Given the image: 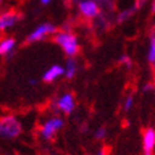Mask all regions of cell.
Masks as SVG:
<instances>
[{
    "label": "cell",
    "mask_w": 155,
    "mask_h": 155,
    "mask_svg": "<svg viewBox=\"0 0 155 155\" xmlns=\"http://www.w3.org/2000/svg\"><path fill=\"white\" fill-rule=\"evenodd\" d=\"M53 41L56 44L64 51L66 56L69 58H74L80 53V44L76 34H73L71 30H61V32L54 33Z\"/></svg>",
    "instance_id": "cell-1"
},
{
    "label": "cell",
    "mask_w": 155,
    "mask_h": 155,
    "mask_svg": "<svg viewBox=\"0 0 155 155\" xmlns=\"http://www.w3.org/2000/svg\"><path fill=\"white\" fill-rule=\"evenodd\" d=\"M23 125L14 115H5L0 117V137L14 140L21 135Z\"/></svg>",
    "instance_id": "cell-2"
},
{
    "label": "cell",
    "mask_w": 155,
    "mask_h": 155,
    "mask_svg": "<svg viewBox=\"0 0 155 155\" xmlns=\"http://www.w3.org/2000/svg\"><path fill=\"white\" fill-rule=\"evenodd\" d=\"M64 127V120L58 115L51 116L49 119L45 120L41 127H39V135L43 140L51 141L54 139V136L57 135L58 131H61Z\"/></svg>",
    "instance_id": "cell-3"
},
{
    "label": "cell",
    "mask_w": 155,
    "mask_h": 155,
    "mask_svg": "<svg viewBox=\"0 0 155 155\" xmlns=\"http://www.w3.org/2000/svg\"><path fill=\"white\" fill-rule=\"evenodd\" d=\"M56 32H57V27L56 25L51 24V23H44V24L37 27L33 32L27 37L25 43L30 44V43H35V42L43 41V39H45V38H48L49 35H53Z\"/></svg>",
    "instance_id": "cell-4"
},
{
    "label": "cell",
    "mask_w": 155,
    "mask_h": 155,
    "mask_svg": "<svg viewBox=\"0 0 155 155\" xmlns=\"http://www.w3.org/2000/svg\"><path fill=\"white\" fill-rule=\"evenodd\" d=\"M76 108V98L74 95L71 92L61 95L56 101H54V110L57 112H62L64 115H71Z\"/></svg>",
    "instance_id": "cell-5"
},
{
    "label": "cell",
    "mask_w": 155,
    "mask_h": 155,
    "mask_svg": "<svg viewBox=\"0 0 155 155\" xmlns=\"http://www.w3.org/2000/svg\"><path fill=\"white\" fill-rule=\"evenodd\" d=\"M78 12L84 19L92 20L101 15V8L96 0H81L78 3Z\"/></svg>",
    "instance_id": "cell-6"
},
{
    "label": "cell",
    "mask_w": 155,
    "mask_h": 155,
    "mask_svg": "<svg viewBox=\"0 0 155 155\" xmlns=\"http://www.w3.org/2000/svg\"><path fill=\"white\" fill-rule=\"evenodd\" d=\"M21 19H23V14L14 9H9V10L0 13V33H3L6 29L14 27Z\"/></svg>",
    "instance_id": "cell-7"
},
{
    "label": "cell",
    "mask_w": 155,
    "mask_h": 155,
    "mask_svg": "<svg viewBox=\"0 0 155 155\" xmlns=\"http://www.w3.org/2000/svg\"><path fill=\"white\" fill-rule=\"evenodd\" d=\"M155 148V130L154 127H146L143 131V150L154 153Z\"/></svg>",
    "instance_id": "cell-8"
},
{
    "label": "cell",
    "mask_w": 155,
    "mask_h": 155,
    "mask_svg": "<svg viewBox=\"0 0 155 155\" xmlns=\"http://www.w3.org/2000/svg\"><path fill=\"white\" fill-rule=\"evenodd\" d=\"M64 73V68L62 66H58V64H54L52 67H49L47 71L44 72L42 80L45 82V83H52L54 82L57 78H59L61 76H63Z\"/></svg>",
    "instance_id": "cell-9"
},
{
    "label": "cell",
    "mask_w": 155,
    "mask_h": 155,
    "mask_svg": "<svg viewBox=\"0 0 155 155\" xmlns=\"http://www.w3.org/2000/svg\"><path fill=\"white\" fill-rule=\"evenodd\" d=\"M15 44H17V42H15V39L12 37L2 39L0 41V56L12 57V52H14Z\"/></svg>",
    "instance_id": "cell-10"
},
{
    "label": "cell",
    "mask_w": 155,
    "mask_h": 155,
    "mask_svg": "<svg viewBox=\"0 0 155 155\" xmlns=\"http://www.w3.org/2000/svg\"><path fill=\"white\" fill-rule=\"evenodd\" d=\"M77 73V63L73 58H69L67 61V64H66V68H64V77L67 80H72L73 77L76 76Z\"/></svg>",
    "instance_id": "cell-11"
},
{
    "label": "cell",
    "mask_w": 155,
    "mask_h": 155,
    "mask_svg": "<svg viewBox=\"0 0 155 155\" xmlns=\"http://www.w3.org/2000/svg\"><path fill=\"white\" fill-rule=\"evenodd\" d=\"M148 62L151 67H154L155 63V37H154V30L150 33V41H149V51H148Z\"/></svg>",
    "instance_id": "cell-12"
},
{
    "label": "cell",
    "mask_w": 155,
    "mask_h": 155,
    "mask_svg": "<svg viewBox=\"0 0 155 155\" xmlns=\"http://www.w3.org/2000/svg\"><path fill=\"white\" fill-rule=\"evenodd\" d=\"M135 12H136V8H135V6H131V8H129V9H125V10H122L121 13H119L117 18H116V21H117V24H121V23L129 20V19L135 14Z\"/></svg>",
    "instance_id": "cell-13"
},
{
    "label": "cell",
    "mask_w": 155,
    "mask_h": 155,
    "mask_svg": "<svg viewBox=\"0 0 155 155\" xmlns=\"http://www.w3.org/2000/svg\"><path fill=\"white\" fill-rule=\"evenodd\" d=\"M133 107H134V96L133 95H127L125 97V100H124V102H122V108H124V111L125 112H127Z\"/></svg>",
    "instance_id": "cell-14"
},
{
    "label": "cell",
    "mask_w": 155,
    "mask_h": 155,
    "mask_svg": "<svg viewBox=\"0 0 155 155\" xmlns=\"http://www.w3.org/2000/svg\"><path fill=\"white\" fill-rule=\"evenodd\" d=\"M107 135V129L105 126H101L98 127L96 131H95V139L96 140H104Z\"/></svg>",
    "instance_id": "cell-15"
},
{
    "label": "cell",
    "mask_w": 155,
    "mask_h": 155,
    "mask_svg": "<svg viewBox=\"0 0 155 155\" xmlns=\"http://www.w3.org/2000/svg\"><path fill=\"white\" fill-rule=\"evenodd\" d=\"M120 63L124 64L126 68H131V66H133V61H131V58L129 56L124 54V56H121V58H120Z\"/></svg>",
    "instance_id": "cell-16"
},
{
    "label": "cell",
    "mask_w": 155,
    "mask_h": 155,
    "mask_svg": "<svg viewBox=\"0 0 155 155\" xmlns=\"http://www.w3.org/2000/svg\"><path fill=\"white\" fill-rule=\"evenodd\" d=\"M148 2H149V0H135V5H134V6L136 8V10H137V9H141V8H143L146 3H148Z\"/></svg>",
    "instance_id": "cell-17"
},
{
    "label": "cell",
    "mask_w": 155,
    "mask_h": 155,
    "mask_svg": "<svg viewBox=\"0 0 155 155\" xmlns=\"http://www.w3.org/2000/svg\"><path fill=\"white\" fill-rule=\"evenodd\" d=\"M154 90V83H146V86L144 87V91L145 92H150V91H153Z\"/></svg>",
    "instance_id": "cell-18"
},
{
    "label": "cell",
    "mask_w": 155,
    "mask_h": 155,
    "mask_svg": "<svg viewBox=\"0 0 155 155\" xmlns=\"http://www.w3.org/2000/svg\"><path fill=\"white\" fill-rule=\"evenodd\" d=\"M95 155H107V150L106 149H101V150H98Z\"/></svg>",
    "instance_id": "cell-19"
},
{
    "label": "cell",
    "mask_w": 155,
    "mask_h": 155,
    "mask_svg": "<svg viewBox=\"0 0 155 155\" xmlns=\"http://www.w3.org/2000/svg\"><path fill=\"white\" fill-rule=\"evenodd\" d=\"M51 2H52V0H41V3H42L43 5H48Z\"/></svg>",
    "instance_id": "cell-20"
},
{
    "label": "cell",
    "mask_w": 155,
    "mask_h": 155,
    "mask_svg": "<svg viewBox=\"0 0 155 155\" xmlns=\"http://www.w3.org/2000/svg\"><path fill=\"white\" fill-rule=\"evenodd\" d=\"M143 155H154V153H148V151H144Z\"/></svg>",
    "instance_id": "cell-21"
},
{
    "label": "cell",
    "mask_w": 155,
    "mask_h": 155,
    "mask_svg": "<svg viewBox=\"0 0 155 155\" xmlns=\"http://www.w3.org/2000/svg\"><path fill=\"white\" fill-rule=\"evenodd\" d=\"M2 4H3V0H0V6H2Z\"/></svg>",
    "instance_id": "cell-22"
},
{
    "label": "cell",
    "mask_w": 155,
    "mask_h": 155,
    "mask_svg": "<svg viewBox=\"0 0 155 155\" xmlns=\"http://www.w3.org/2000/svg\"><path fill=\"white\" fill-rule=\"evenodd\" d=\"M5 155H13V154H5Z\"/></svg>",
    "instance_id": "cell-23"
}]
</instances>
